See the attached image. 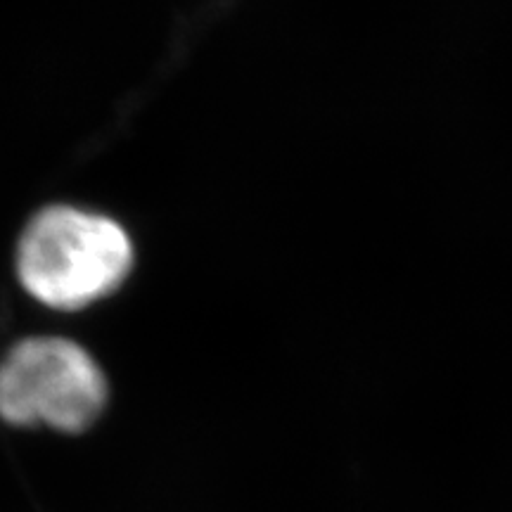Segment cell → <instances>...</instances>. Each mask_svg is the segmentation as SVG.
Masks as SVG:
<instances>
[{"instance_id": "6da1fadb", "label": "cell", "mask_w": 512, "mask_h": 512, "mask_svg": "<svg viewBox=\"0 0 512 512\" xmlns=\"http://www.w3.org/2000/svg\"><path fill=\"white\" fill-rule=\"evenodd\" d=\"M131 261V240L117 223L72 207L38 214L19 242V278L55 309H79L110 294Z\"/></svg>"}, {"instance_id": "7a4b0ae2", "label": "cell", "mask_w": 512, "mask_h": 512, "mask_svg": "<svg viewBox=\"0 0 512 512\" xmlns=\"http://www.w3.org/2000/svg\"><path fill=\"white\" fill-rule=\"evenodd\" d=\"M107 399L98 363L79 344L38 337L17 344L0 363V418L81 432Z\"/></svg>"}]
</instances>
